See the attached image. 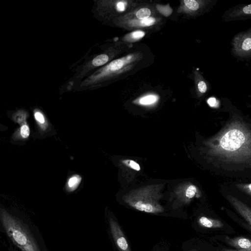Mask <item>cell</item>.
I'll return each mask as SVG.
<instances>
[{"label":"cell","instance_id":"cell-1","mask_svg":"<svg viewBox=\"0 0 251 251\" xmlns=\"http://www.w3.org/2000/svg\"><path fill=\"white\" fill-rule=\"evenodd\" d=\"M209 145L212 154L224 161H251V130L240 121H231Z\"/></svg>","mask_w":251,"mask_h":251},{"label":"cell","instance_id":"cell-2","mask_svg":"<svg viewBox=\"0 0 251 251\" xmlns=\"http://www.w3.org/2000/svg\"><path fill=\"white\" fill-rule=\"evenodd\" d=\"M0 219L8 236L22 251H41L30 232L19 219L3 211Z\"/></svg>","mask_w":251,"mask_h":251},{"label":"cell","instance_id":"cell-3","mask_svg":"<svg viewBox=\"0 0 251 251\" xmlns=\"http://www.w3.org/2000/svg\"><path fill=\"white\" fill-rule=\"evenodd\" d=\"M232 51L236 56H251V28L235 35L232 41Z\"/></svg>","mask_w":251,"mask_h":251},{"label":"cell","instance_id":"cell-4","mask_svg":"<svg viewBox=\"0 0 251 251\" xmlns=\"http://www.w3.org/2000/svg\"><path fill=\"white\" fill-rule=\"evenodd\" d=\"M109 226L114 241L119 251H131L126 238L118 223L109 218Z\"/></svg>","mask_w":251,"mask_h":251},{"label":"cell","instance_id":"cell-5","mask_svg":"<svg viewBox=\"0 0 251 251\" xmlns=\"http://www.w3.org/2000/svg\"><path fill=\"white\" fill-rule=\"evenodd\" d=\"M224 16V20L226 21L251 18V4L231 8L228 10Z\"/></svg>","mask_w":251,"mask_h":251},{"label":"cell","instance_id":"cell-6","mask_svg":"<svg viewBox=\"0 0 251 251\" xmlns=\"http://www.w3.org/2000/svg\"><path fill=\"white\" fill-rule=\"evenodd\" d=\"M227 199L233 207L251 227V208L232 196L228 195Z\"/></svg>","mask_w":251,"mask_h":251},{"label":"cell","instance_id":"cell-7","mask_svg":"<svg viewBox=\"0 0 251 251\" xmlns=\"http://www.w3.org/2000/svg\"><path fill=\"white\" fill-rule=\"evenodd\" d=\"M227 244L238 250L251 251V239L242 236L229 238L226 237Z\"/></svg>","mask_w":251,"mask_h":251},{"label":"cell","instance_id":"cell-8","mask_svg":"<svg viewBox=\"0 0 251 251\" xmlns=\"http://www.w3.org/2000/svg\"><path fill=\"white\" fill-rule=\"evenodd\" d=\"M198 223L201 226L208 228H220L223 226V223L218 219H212L204 216L198 219Z\"/></svg>","mask_w":251,"mask_h":251},{"label":"cell","instance_id":"cell-9","mask_svg":"<svg viewBox=\"0 0 251 251\" xmlns=\"http://www.w3.org/2000/svg\"><path fill=\"white\" fill-rule=\"evenodd\" d=\"M125 59H116L111 62L108 65V70L111 71H116L121 69L125 64Z\"/></svg>","mask_w":251,"mask_h":251},{"label":"cell","instance_id":"cell-10","mask_svg":"<svg viewBox=\"0 0 251 251\" xmlns=\"http://www.w3.org/2000/svg\"><path fill=\"white\" fill-rule=\"evenodd\" d=\"M108 59L109 57L106 54H100L94 58L92 64L95 66H101L107 63Z\"/></svg>","mask_w":251,"mask_h":251},{"label":"cell","instance_id":"cell-11","mask_svg":"<svg viewBox=\"0 0 251 251\" xmlns=\"http://www.w3.org/2000/svg\"><path fill=\"white\" fill-rule=\"evenodd\" d=\"M157 97L155 95H147L140 99L139 103L142 105H150L155 102L157 101Z\"/></svg>","mask_w":251,"mask_h":251},{"label":"cell","instance_id":"cell-12","mask_svg":"<svg viewBox=\"0 0 251 251\" xmlns=\"http://www.w3.org/2000/svg\"><path fill=\"white\" fill-rule=\"evenodd\" d=\"M151 14V10L148 8L140 9L136 13V16L138 19L144 20L149 18Z\"/></svg>","mask_w":251,"mask_h":251},{"label":"cell","instance_id":"cell-13","mask_svg":"<svg viewBox=\"0 0 251 251\" xmlns=\"http://www.w3.org/2000/svg\"><path fill=\"white\" fill-rule=\"evenodd\" d=\"M183 2L185 5L192 11L198 10L200 6V3L195 0H185Z\"/></svg>","mask_w":251,"mask_h":251},{"label":"cell","instance_id":"cell-14","mask_svg":"<svg viewBox=\"0 0 251 251\" xmlns=\"http://www.w3.org/2000/svg\"><path fill=\"white\" fill-rule=\"evenodd\" d=\"M81 178L79 176H72L69 180V186L73 190L75 189L81 181Z\"/></svg>","mask_w":251,"mask_h":251},{"label":"cell","instance_id":"cell-15","mask_svg":"<svg viewBox=\"0 0 251 251\" xmlns=\"http://www.w3.org/2000/svg\"><path fill=\"white\" fill-rule=\"evenodd\" d=\"M155 22V19L152 17H149L144 20H141L139 22L135 23L136 25L138 24L142 26H149L153 25Z\"/></svg>","mask_w":251,"mask_h":251},{"label":"cell","instance_id":"cell-16","mask_svg":"<svg viewBox=\"0 0 251 251\" xmlns=\"http://www.w3.org/2000/svg\"><path fill=\"white\" fill-rule=\"evenodd\" d=\"M197 193V188L195 186L193 185H190L186 189L185 191V196L188 199L193 198Z\"/></svg>","mask_w":251,"mask_h":251},{"label":"cell","instance_id":"cell-17","mask_svg":"<svg viewBox=\"0 0 251 251\" xmlns=\"http://www.w3.org/2000/svg\"><path fill=\"white\" fill-rule=\"evenodd\" d=\"M123 163L126 166L132 168V169L139 171L140 170V165L135 161L132 160H124Z\"/></svg>","mask_w":251,"mask_h":251},{"label":"cell","instance_id":"cell-18","mask_svg":"<svg viewBox=\"0 0 251 251\" xmlns=\"http://www.w3.org/2000/svg\"><path fill=\"white\" fill-rule=\"evenodd\" d=\"M144 36L145 32L140 30L135 31L129 34V38L134 40L140 39Z\"/></svg>","mask_w":251,"mask_h":251},{"label":"cell","instance_id":"cell-19","mask_svg":"<svg viewBox=\"0 0 251 251\" xmlns=\"http://www.w3.org/2000/svg\"><path fill=\"white\" fill-rule=\"evenodd\" d=\"M197 88L199 92L201 94H204L207 90V86L205 81L200 80L197 84Z\"/></svg>","mask_w":251,"mask_h":251},{"label":"cell","instance_id":"cell-20","mask_svg":"<svg viewBox=\"0 0 251 251\" xmlns=\"http://www.w3.org/2000/svg\"><path fill=\"white\" fill-rule=\"evenodd\" d=\"M236 186L239 189L251 196V183L240 184Z\"/></svg>","mask_w":251,"mask_h":251},{"label":"cell","instance_id":"cell-21","mask_svg":"<svg viewBox=\"0 0 251 251\" xmlns=\"http://www.w3.org/2000/svg\"><path fill=\"white\" fill-rule=\"evenodd\" d=\"M30 133V130L28 126L27 125H23L21 128V134L23 137L26 138H27Z\"/></svg>","mask_w":251,"mask_h":251},{"label":"cell","instance_id":"cell-22","mask_svg":"<svg viewBox=\"0 0 251 251\" xmlns=\"http://www.w3.org/2000/svg\"><path fill=\"white\" fill-rule=\"evenodd\" d=\"M207 103L211 107H216L219 105V101L215 98H210L207 100Z\"/></svg>","mask_w":251,"mask_h":251},{"label":"cell","instance_id":"cell-23","mask_svg":"<svg viewBox=\"0 0 251 251\" xmlns=\"http://www.w3.org/2000/svg\"><path fill=\"white\" fill-rule=\"evenodd\" d=\"M35 118L36 120L40 123H44L45 119L44 116L39 112H36L35 113Z\"/></svg>","mask_w":251,"mask_h":251},{"label":"cell","instance_id":"cell-24","mask_svg":"<svg viewBox=\"0 0 251 251\" xmlns=\"http://www.w3.org/2000/svg\"><path fill=\"white\" fill-rule=\"evenodd\" d=\"M126 4L124 1H120L117 4V9L119 11H123L125 10Z\"/></svg>","mask_w":251,"mask_h":251},{"label":"cell","instance_id":"cell-25","mask_svg":"<svg viewBox=\"0 0 251 251\" xmlns=\"http://www.w3.org/2000/svg\"><path fill=\"white\" fill-rule=\"evenodd\" d=\"M221 251H247L245 250H233V249H224Z\"/></svg>","mask_w":251,"mask_h":251},{"label":"cell","instance_id":"cell-26","mask_svg":"<svg viewBox=\"0 0 251 251\" xmlns=\"http://www.w3.org/2000/svg\"></svg>","mask_w":251,"mask_h":251}]
</instances>
